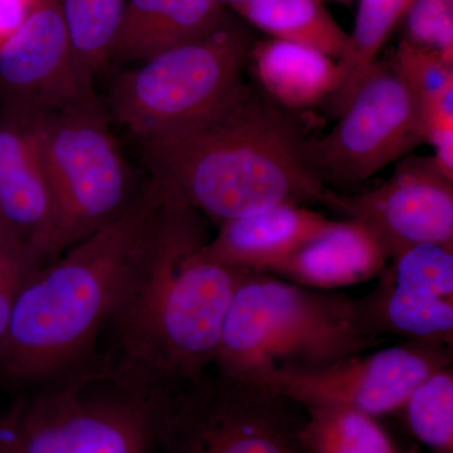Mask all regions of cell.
I'll use <instances>...</instances> for the list:
<instances>
[{
  "label": "cell",
  "instance_id": "6da1fadb",
  "mask_svg": "<svg viewBox=\"0 0 453 453\" xmlns=\"http://www.w3.org/2000/svg\"><path fill=\"white\" fill-rule=\"evenodd\" d=\"M207 241L203 214L163 189L101 340L105 380L155 399L213 368L226 311L252 273L199 258Z\"/></svg>",
  "mask_w": 453,
  "mask_h": 453
},
{
  "label": "cell",
  "instance_id": "7a4b0ae2",
  "mask_svg": "<svg viewBox=\"0 0 453 453\" xmlns=\"http://www.w3.org/2000/svg\"><path fill=\"white\" fill-rule=\"evenodd\" d=\"M310 142L296 112L244 81L201 120L136 146L149 178L220 225L280 204L321 203L327 188Z\"/></svg>",
  "mask_w": 453,
  "mask_h": 453
},
{
  "label": "cell",
  "instance_id": "3957f363",
  "mask_svg": "<svg viewBox=\"0 0 453 453\" xmlns=\"http://www.w3.org/2000/svg\"><path fill=\"white\" fill-rule=\"evenodd\" d=\"M162 198L148 177L120 219L33 273L0 340V389L14 396L100 374L119 288Z\"/></svg>",
  "mask_w": 453,
  "mask_h": 453
},
{
  "label": "cell",
  "instance_id": "277c9868",
  "mask_svg": "<svg viewBox=\"0 0 453 453\" xmlns=\"http://www.w3.org/2000/svg\"><path fill=\"white\" fill-rule=\"evenodd\" d=\"M381 342L357 301L252 273L231 301L211 369L247 381L330 365Z\"/></svg>",
  "mask_w": 453,
  "mask_h": 453
},
{
  "label": "cell",
  "instance_id": "5b68a950",
  "mask_svg": "<svg viewBox=\"0 0 453 453\" xmlns=\"http://www.w3.org/2000/svg\"><path fill=\"white\" fill-rule=\"evenodd\" d=\"M255 42L231 17L207 37L119 73L106 111L136 145L173 135L219 109L242 85Z\"/></svg>",
  "mask_w": 453,
  "mask_h": 453
},
{
  "label": "cell",
  "instance_id": "8992f818",
  "mask_svg": "<svg viewBox=\"0 0 453 453\" xmlns=\"http://www.w3.org/2000/svg\"><path fill=\"white\" fill-rule=\"evenodd\" d=\"M32 116L52 201L57 259L120 219L142 186L101 100Z\"/></svg>",
  "mask_w": 453,
  "mask_h": 453
},
{
  "label": "cell",
  "instance_id": "52a82bcc",
  "mask_svg": "<svg viewBox=\"0 0 453 453\" xmlns=\"http://www.w3.org/2000/svg\"><path fill=\"white\" fill-rule=\"evenodd\" d=\"M157 402L96 374L14 395L0 453H157Z\"/></svg>",
  "mask_w": 453,
  "mask_h": 453
},
{
  "label": "cell",
  "instance_id": "ba28073f",
  "mask_svg": "<svg viewBox=\"0 0 453 453\" xmlns=\"http://www.w3.org/2000/svg\"><path fill=\"white\" fill-rule=\"evenodd\" d=\"M305 408L211 369L157 399V453H306Z\"/></svg>",
  "mask_w": 453,
  "mask_h": 453
},
{
  "label": "cell",
  "instance_id": "9c48e42d",
  "mask_svg": "<svg viewBox=\"0 0 453 453\" xmlns=\"http://www.w3.org/2000/svg\"><path fill=\"white\" fill-rule=\"evenodd\" d=\"M332 131L310 142L325 186L356 187L425 142L418 106L392 62L375 61Z\"/></svg>",
  "mask_w": 453,
  "mask_h": 453
},
{
  "label": "cell",
  "instance_id": "30bf717a",
  "mask_svg": "<svg viewBox=\"0 0 453 453\" xmlns=\"http://www.w3.org/2000/svg\"><path fill=\"white\" fill-rule=\"evenodd\" d=\"M446 344L441 340L416 339L315 368L275 369L247 381L303 407L347 405L377 417L399 411L426 378L451 365L452 354Z\"/></svg>",
  "mask_w": 453,
  "mask_h": 453
},
{
  "label": "cell",
  "instance_id": "8fae6325",
  "mask_svg": "<svg viewBox=\"0 0 453 453\" xmlns=\"http://www.w3.org/2000/svg\"><path fill=\"white\" fill-rule=\"evenodd\" d=\"M321 203L371 228L389 258L418 244L453 247V180L432 157L407 155L374 189L356 195L327 189Z\"/></svg>",
  "mask_w": 453,
  "mask_h": 453
},
{
  "label": "cell",
  "instance_id": "7c38bea8",
  "mask_svg": "<svg viewBox=\"0 0 453 453\" xmlns=\"http://www.w3.org/2000/svg\"><path fill=\"white\" fill-rule=\"evenodd\" d=\"M100 100L74 58L57 0H35L0 44V107L56 111Z\"/></svg>",
  "mask_w": 453,
  "mask_h": 453
},
{
  "label": "cell",
  "instance_id": "4fadbf2b",
  "mask_svg": "<svg viewBox=\"0 0 453 453\" xmlns=\"http://www.w3.org/2000/svg\"><path fill=\"white\" fill-rule=\"evenodd\" d=\"M0 242L55 261L52 201L32 112L0 107Z\"/></svg>",
  "mask_w": 453,
  "mask_h": 453
},
{
  "label": "cell",
  "instance_id": "5bb4252c",
  "mask_svg": "<svg viewBox=\"0 0 453 453\" xmlns=\"http://www.w3.org/2000/svg\"><path fill=\"white\" fill-rule=\"evenodd\" d=\"M388 280L372 303L360 306L366 323L416 339L451 342L453 332V249L418 244L393 259Z\"/></svg>",
  "mask_w": 453,
  "mask_h": 453
},
{
  "label": "cell",
  "instance_id": "9a60e30c",
  "mask_svg": "<svg viewBox=\"0 0 453 453\" xmlns=\"http://www.w3.org/2000/svg\"><path fill=\"white\" fill-rule=\"evenodd\" d=\"M332 223L301 205L280 204L220 223L219 234L203 244L196 256L220 266L267 273Z\"/></svg>",
  "mask_w": 453,
  "mask_h": 453
},
{
  "label": "cell",
  "instance_id": "2e32d148",
  "mask_svg": "<svg viewBox=\"0 0 453 453\" xmlns=\"http://www.w3.org/2000/svg\"><path fill=\"white\" fill-rule=\"evenodd\" d=\"M389 255L371 228L357 219L335 222L268 273L316 290L368 281L383 273Z\"/></svg>",
  "mask_w": 453,
  "mask_h": 453
},
{
  "label": "cell",
  "instance_id": "e0dca14e",
  "mask_svg": "<svg viewBox=\"0 0 453 453\" xmlns=\"http://www.w3.org/2000/svg\"><path fill=\"white\" fill-rule=\"evenodd\" d=\"M229 18L219 0H127L111 64H142L207 37Z\"/></svg>",
  "mask_w": 453,
  "mask_h": 453
},
{
  "label": "cell",
  "instance_id": "ac0fdd59",
  "mask_svg": "<svg viewBox=\"0 0 453 453\" xmlns=\"http://www.w3.org/2000/svg\"><path fill=\"white\" fill-rule=\"evenodd\" d=\"M249 65L258 88L294 112L330 100L344 83L339 62L332 57L277 38L256 41Z\"/></svg>",
  "mask_w": 453,
  "mask_h": 453
},
{
  "label": "cell",
  "instance_id": "d6986e66",
  "mask_svg": "<svg viewBox=\"0 0 453 453\" xmlns=\"http://www.w3.org/2000/svg\"><path fill=\"white\" fill-rule=\"evenodd\" d=\"M232 9L277 40L310 47L338 61L347 52L349 33L321 0H251Z\"/></svg>",
  "mask_w": 453,
  "mask_h": 453
},
{
  "label": "cell",
  "instance_id": "ffe728a7",
  "mask_svg": "<svg viewBox=\"0 0 453 453\" xmlns=\"http://www.w3.org/2000/svg\"><path fill=\"white\" fill-rule=\"evenodd\" d=\"M390 62L418 106L425 142L434 134L453 130V62L405 41Z\"/></svg>",
  "mask_w": 453,
  "mask_h": 453
},
{
  "label": "cell",
  "instance_id": "44dd1931",
  "mask_svg": "<svg viewBox=\"0 0 453 453\" xmlns=\"http://www.w3.org/2000/svg\"><path fill=\"white\" fill-rule=\"evenodd\" d=\"M300 440L306 453H396L384 429L347 405H310Z\"/></svg>",
  "mask_w": 453,
  "mask_h": 453
},
{
  "label": "cell",
  "instance_id": "7402d4cb",
  "mask_svg": "<svg viewBox=\"0 0 453 453\" xmlns=\"http://www.w3.org/2000/svg\"><path fill=\"white\" fill-rule=\"evenodd\" d=\"M413 0H360L356 26L349 35V44L339 65L344 83L330 98L336 116L344 111L357 86L395 27L407 16Z\"/></svg>",
  "mask_w": 453,
  "mask_h": 453
},
{
  "label": "cell",
  "instance_id": "603a6c76",
  "mask_svg": "<svg viewBox=\"0 0 453 453\" xmlns=\"http://www.w3.org/2000/svg\"><path fill=\"white\" fill-rule=\"evenodd\" d=\"M74 58L92 80L111 65L127 0H57Z\"/></svg>",
  "mask_w": 453,
  "mask_h": 453
},
{
  "label": "cell",
  "instance_id": "cb8c5ba5",
  "mask_svg": "<svg viewBox=\"0 0 453 453\" xmlns=\"http://www.w3.org/2000/svg\"><path fill=\"white\" fill-rule=\"evenodd\" d=\"M399 411L417 440L438 453H453L452 366L432 372Z\"/></svg>",
  "mask_w": 453,
  "mask_h": 453
},
{
  "label": "cell",
  "instance_id": "d4e9b609",
  "mask_svg": "<svg viewBox=\"0 0 453 453\" xmlns=\"http://www.w3.org/2000/svg\"><path fill=\"white\" fill-rule=\"evenodd\" d=\"M403 41L453 62V0H413Z\"/></svg>",
  "mask_w": 453,
  "mask_h": 453
},
{
  "label": "cell",
  "instance_id": "484cf974",
  "mask_svg": "<svg viewBox=\"0 0 453 453\" xmlns=\"http://www.w3.org/2000/svg\"><path fill=\"white\" fill-rule=\"evenodd\" d=\"M43 266L26 250L0 242V340L7 332L20 292L33 273Z\"/></svg>",
  "mask_w": 453,
  "mask_h": 453
},
{
  "label": "cell",
  "instance_id": "4316f807",
  "mask_svg": "<svg viewBox=\"0 0 453 453\" xmlns=\"http://www.w3.org/2000/svg\"><path fill=\"white\" fill-rule=\"evenodd\" d=\"M35 0H0V44L26 19Z\"/></svg>",
  "mask_w": 453,
  "mask_h": 453
},
{
  "label": "cell",
  "instance_id": "83f0119b",
  "mask_svg": "<svg viewBox=\"0 0 453 453\" xmlns=\"http://www.w3.org/2000/svg\"><path fill=\"white\" fill-rule=\"evenodd\" d=\"M427 142L434 146V154L432 159L437 168L453 180V130L436 134Z\"/></svg>",
  "mask_w": 453,
  "mask_h": 453
},
{
  "label": "cell",
  "instance_id": "f1b7e54d",
  "mask_svg": "<svg viewBox=\"0 0 453 453\" xmlns=\"http://www.w3.org/2000/svg\"><path fill=\"white\" fill-rule=\"evenodd\" d=\"M223 5L228 4L229 7L234 8L235 5L243 4V3L251 2V0H219Z\"/></svg>",
  "mask_w": 453,
  "mask_h": 453
}]
</instances>
